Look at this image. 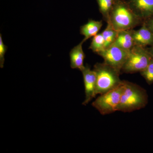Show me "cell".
<instances>
[{"label": "cell", "mask_w": 153, "mask_h": 153, "mask_svg": "<svg viewBox=\"0 0 153 153\" xmlns=\"http://www.w3.org/2000/svg\"><path fill=\"white\" fill-rule=\"evenodd\" d=\"M124 88L117 111L131 112L144 108L148 103L146 91L140 85L123 80Z\"/></svg>", "instance_id": "7a4b0ae2"}, {"label": "cell", "mask_w": 153, "mask_h": 153, "mask_svg": "<svg viewBox=\"0 0 153 153\" xmlns=\"http://www.w3.org/2000/svg\"><path fill=\"white\" fill-rule=\"evenodd\" d=\"M124 88L123 80L120 85L106 93L100 94L92 103L100 114L105 115L117 111Z\"/></svg>", "instance_id": "5b68a950"}, {"label": "cell", "mask_w": 153, "mask_h": 153, "mask_svg": "<svg viewBox=\"0 0 153 153\" xmlns=\"http://www.w3.org/2000/svg\"><path fill=\"white\" fill-rule=\"evenodd\" d=\"M131 8L143 22L153 18V0H126Z\"/></svg>", "instance_id": "52a82bcc"}, {"label": "cell", "mask_w": 153, "mask_h": 153, "mask_svg": "<svg viewBox=\"0 0 153 153\" xmlns=\"http://www.w3.org/2000/svg\"><path fill=\"white\" fill-rule=\"evenodd\" d=\"M93 70L96 75V95L106 93L122 82L120 78V73L104 62L96 63Z\"/></svg>", "instance_id": "3957f363"}, {"label": "cell", "mask_w": 153, "mask_h": 153, "mask_svg": "<svg viewBox=\"0 0 153 153\" xmlns=\"http://www.w3.org/2000/svg\"><path fill=\"white\" fill-rule=\"evenodd\" d=\"M81 72L83 75L85 95V100L82 104L86 105L96 95V75L94 70H91L87 65L85 66Z\"/></svg>", "instance_id": "ba28073f"}, {"label": "cell", "mask_w": 153, "mask_h": 153, "mask_svg": "<svg viewBox=\"0 0 153 153\" xmlns=\"http://www.w3.org/2000/svg\"><path fill=\"white\" fill-rule=\"evenodd\" d=\"M129 52L113 44L97 54L103 58L105 63L121 73Z\"/></svg>", "instance_id": "8992f818"}, {"label": "cell", "mask_w": 153, "mask_h": 153, "mask_svg": "<svg viewBox=\"0 0 153 153\" xmlns=\"http://www.w3.org/2000/svg\"><path fill=\"white\" fill-rule=\"evenodd\" d=\"M152 59L147 48L135 45L129 52L121 71L131 74L141 72L148 66Z\"/></svg>", "instance_id": "277c9868"}, {"label": "cell", "mask_w": 153, "mask_h": 153, "mask_svg": "<svg viewBox=\"0 0 153 153\" xmlns=\"http://www.w3.org/2000/svg\"><path fill=\"white\" fill-rule=\"evenodd\" d=\"M100 12L103 19L107 23L109 20V15L117 0H96Z\"/></svg>", "instance_id": "4fadbf2b"}, {"label": "cell", "mask_w": 153, "mask_h": 153, "mask_svg": "<svg viewBox=\"0 0 153 153\" xmlns=\"http://www.w3.org/2000/svg\"><path fill=\"white\" fill-rule=\"evenodd\" d=\"M132 35L135 45L146 47L153 45V34L143 23L139 30H132Z\"/></svg>", "instance_id": "9c48e42d"}, {"label": "cell", "mask_w": 153, "mask_h": 153, "mask_svg": "<svg viewBox=\"0 0 153 153\" xmlns=\"http://www.w3.org/2000/svg\"><path fill=\"white\" fill-rule=\"evenodd\" d=\"M84 41H82L78 45L74 47L69 53L70 66L72 68H77L80 71L85 67L84 60L85 54L82 49V45Z\"/></svg>", "instance_id": "30bf717a"}, {"label": "cell", "mask_w": 153, "mask_h": 153, "mask_svg": "<svg viewBox=\"0 0 153 153\" xmlns=\"http://www.w3.org/2000/svg\"><path fill=\"white\" fill-rule=\"evenodd\" d=\"M149 85L153 83V59H152L148 66L143 71L140 72Z\"/></svg>", "instance_id": "2e32d148"}, {"label": "cell", "mask_w": 153, "mask_h": 153, "mask_svg": "<svg viewBox=\"0 0 153 153\" xmlns=\"http://www.w3.org/2000/svg\"><path fill=\"white\" fill-rule=\"evenodd\" d=\"M144 23L146 24L148 28L151 30V32L153 34V18L146 21L144 22Z\"/></svg>", "instance_id": "ac0fdd59"}, {"label": "cell", "mask_w": 153, "mask_h": 153, "mask_svg": "<svg viewBox=\"0 0 153 153\" xmlns=\"http://www.w3.org/2000/svg\"><path fill=\"white\" fill-rule=\"evenodd\" d=\"M102 26V21L89 20L87 24L81 26L80 27V34L84 36L82 41L85 42L88 39L97 35Z\"/></svg>", "instance_id": "7c38bea8"}, {"label": "cell", "mask_w": 153, "mask_h": 153, "mask_svg": "<svg viewBox=\"0 0 153 153\" xmlns=\"http://www.w3.org/2000/svg\"><path fill=\"white\" fill-rule=\"evenodd\" d=\"M147 49L148 51L149 52L151 56H152V58L153 59V46H151L149 48H147Z\"/></svg>", "instance_id": "d6986e66"}, {"label": "cell", "mask_w": 153, "mask_h": 153, "mask_svg": "<svg viewBox=\"0 0 153 153\" xmlns=\"http://www.w3.org/2000/svg\"><path fill=\"white\" fill-rule=\"evenodd\" d=\"M143 23L134 13L126 0H117L107 23L115 30L120 31L133 30Z\"/></svg>", "instance_id": "6da1fadb"}, {"label": "cell", "mask_w": 153, "mask_h": 153, "mask_svg": "<svg viewBox=\"0 0 153 153\" xmlns=\"http://www.w3.org/2000/svg\"><path fill=\"white\" fill-rule=\"evenodd\" d=\"M7 47L3 42L1 34H0V66L3 68L4 63V56L7 51Z\"/></svg>", "instance_id": "e0dca14e"}, {"label": "cell", "mask_w": 153, "mask_h": 153, "mask_svg": "<svg viewBox=\"0 0 153 153\" xmlns=\"http://www.w3.org/2000/svg\"><path fill=\"white\" fill-rule=\"evenodd\" d=\"M118 31L107 24L106 29L102 33L104 41L105 48L106 49L114 43L117 36Z\"/></svg>", "instance_id": "5bb4252c"}, {"label": "cell", "mask_w": 153, "mask_h": 153, "mask_svg": "<svg viewBox=\"0 0 153 153\" xmlns=\"http://www.w3.org/2000/svg\"><path fill=\"white\" fill-rule=\"evenodd\" d=\"M121 49L129 51L135 46L132 35V30L118 31L114 43Z\"/></svg>", "instance_id": "8fae6325"}, {"label": "cell", "mask_w": 153, "mask_h": 153, "mask_svg": "<svg viewBox=\"0 0 153 153\" xmlns=\"http://www.w3.org/2000/svg\"><path fill=\"white\" fill-rule=\"evenodd\" d=\"M89 49H91L94 52L97 54H98L99 52H101L105 49L104 39L101 33L94 36Z\"/></svg>", "instance_id": "9a60e30c"}]
</instances>
